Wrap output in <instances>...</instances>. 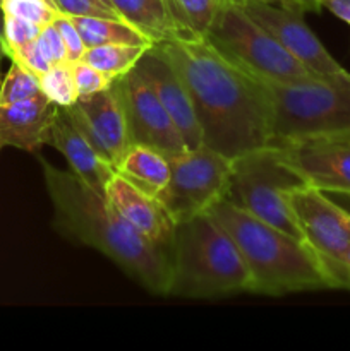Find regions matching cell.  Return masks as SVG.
I'll use <instances>...</instances> for the list:
<instances>
[{"label":"cell","instance_id":"ab89813d","mask_svg":"<svg viewBox=\"0 0 350 351\" xmlns=\"http://www.w3.org/2000/svg\"><path fill=\"white\" fill-rule=\"evenodd\" d=\"M0 5H2V0H0Z\"/></svg>","mask_w":350,"mask_h":351},{"label":"cell","instance_id":"d6986e66","mask_svg":"<svg viewBox=\"0 0 350 351\" xmlns=\"http://www.w3.org/2000/svg\"><path fill=\"white\" fill-rule=\"evenodd\" d=\"M110 5L126 23L143 31L151 43L182 38L168 0H110Z\"/></svg>","mask_w":350,"mask_h":351},{"label":"cell","instance_id":"7c38bea8","mask_svg":"<svg viewBox=\"0 0 350 351\" xmlns=\"http://www.w3.org/2000/svg\"><path fill=\"white\" fill-rule=\"evenodd\" d=\"M256 23H259L292 57L318 75L342 74L345 69L329 55L312 33L299 9L268 3L263 0H237Z\"/></svg>","mask_w":350,"mask_h":351},{"label":"cell","instance_id":"603a6c76","mask_svg":"<svg viewBox=\"0 0 350 351\" xmlns=\"http://www.w3.org/2000/svg\"><path fill=\"white\" fill-rule=\"evenodd\" d=\"M40 86L41 93L60 108L72 106L79 98L74 77H72L71 62L51 65L47 72L40 75Z\"/></svg>","mask_w":350,"mask_h":351},{"label":"cell","instance_id":"d6a6232c","mask_svg":"<svg viewBox=\"0 0 350 351\" xmlns=\"http://www.w3.org/2000/svg\"><path fill=\"white\" fill-rule=\"evenodd\" d=\"M321 9H328L343 23L350 24V0H319Z\"/></svg>","mask_w":350,"mask_h":351},{"label":"cell","instance_id":"3957f363","mask_svg":"<svg viewBox=\"0 0 350 351\" xmlns=\"http://www.w3.org/2000/svg\"><path fill=\"white\" fill-rule=\"evenodd\" d=\"M209 213L235 240L253 278V293L283 297L299 291L333 290L325 264L302 239L225 199Z\"/></svg>","mask_w":350,"mask_h":351},{"label":"cell","instance_id":"6da1fadb","mask_svg":"<svg viewBox=\"0 0 350 351\" xmlns=\"http://www.w3.org/2000/svg\"><path fill=\"white\" fill-rule=\"evenodd\" d=\"M184 79L202 144L229 158L271 144V105L259 79L206 38L153 43Z\"/></svg>","mask_w":350,"mask_h":351},{"label":"cell","instance_id":"d590c367","mask_svg":"<svg viewBox=\"0 0 350 351\" xmlns=\"http://www.w3.org/2000/svg\"><path fill=\"white\" fill-rule=\"evenodd\" d=\"M302 3V9L307 12V10H314V12H318V10H321V3H319V0H301Z\"/></svg>","mask_w":350,"mask_h":351},{"label":"cell","instance_id":"484cf974","mask_svg":"<svg viewBox=\"0 0 350 351\" xmlns=\"http://www.w3.org/2000/svg\"><path fill=\"white\" fill-rule=\"evenodd\" d=\"M71 67L75 91H78L79 98H81V96L95 95V93L103 91V89H106L112 84V81H110L103 72H100L98 69H95L93 65L86 64V62L74 60L71 62Z\"/></svg>","mask_w":350,"mask_h":351},{"label":"cell","instance_id":"8d00e7d4","mask_svg":"<svg viewBox=\"0 0 350 351\" xmlns=\"http://www.w3.org/2000/svg\"><path fill=\"white\" fill-rule=\"evenodd\" d=\"M5 57V47H3V12L0 9V60Z\"/></svg>","mask_w":350,"mask_h":351},{"label":"cell","instance_id":"8fae6325","mask_svg":"<svg viewBox=\"0 0 350 351\" xmlns=\"http://www.w3.org/2000/svg\"><path fill=\"white\" fill-rule=\"evenodd\" d=\"M113 84L122 99L130 146L141 144L153 147L167 158L187 149L177 125L154 95L150 82L136 67L113 81Z\"/></svg>","mask_w":350,"mask_h":351},{"label":"cell","instance_id":"4dcf8cb0","mask_svg":"<svg viewBox=\"0 0 350 351\" xmlns=\"http://www.w3.org/2000/svg\"><path fill=\"white\" fill-rule=\"evenodd\" d=\"M38 43H40L41 50H43L45 57L50 62V65L65 64V62H69V53L67 48H65L64 40H62L60 33H58L57 27L51 23L43 26L40 36H38Z\"/></svg>","mask_w":350,"mask_h":351},{"label":"cell","instance_id":"2e32d148","mask_svg":"<svg viewBox=\"0 0 350 351\" xmlns=\"http://www.w3.org/2000/svg\"><path fill=\"white\" fill-rule=\"evenodd\" d=\"M57 108L43 93L24 101L0 105V149L12 146L36 151L48 144Z\"/></svg>","mask_w":350,"mask_h":351},{"label":"cell","instance_id":"7a4b0ae2","mask_svg":"<svg viewBox=\"0 0 350 351\" xmlns=\"http://www.w3.org/2000/svg\"><path fill=\"white\" fill-rule=\"evenodd\" d=\"M40 163L54 208L55 232L69 242L102 252L150 293L168 297L172 249L143 239L102 192L71 170H60L43 158Z\"/></svg>","mask_w":350,"mask_h":351},{"label":"cell","instance_id":"30bf717a","mask_svg":"<svg viewBox=\"0 0 350 351\" xmlns=\"http://www.w3.org/2000/svg\"><path fill=\"white\" fill-rule=\"evenodd\" d=\"M288 202L302 240L325 267L349 249L350 213L331 195L302 182L292 189Z\"/></svg>","mask_w":350,"mask_h":351},{"label":"cell","instance_id":"52a82bcc","mask_svg":"<svg viewBox=\"0 0 350 351\" xmlns=\"http://www.w3.org/2000/svg\"><path fill=\"white\" fill-rule=\"evenodd\" d=\"M206 40L226 58L270 81H297L318 75L292 57L237 0L225 3Z\"/></svg>","mask_w":350,"mask_h":351},{"label":"cell","instance_id":"cb8c5ba5","mask_svg":"<svg viewBox=\"0 0 350 351\" xmlns=\"http://www.w3.org/2000/svg\"><path fill=\"white\" fill-rule=\"evenodd\" d=\"M10 62L12 64L9 72L3 75L2 89H0V105H10L41 95L40 75L21 65L19 62Z\"/></svg>","mask_w":350,"mask_h":351},{"label":"cell","instance_id":"e0dca14e","mask_svg":"<svg viewBox=\"0 0 350 351\" xmlns=\"http://www.w3.org/2000/svg\"><path fill=\"white\" fill-rule=\"evenodd\" d=\"M91 127L93 134L102 144L103 153L115 167L130 147L129 127L122 99L115 84L89 96H81L74 103Z\"/></svg>","mask_w":350,"mask_h":351},{"label":"cell","instance_id":"e575fe53","mask_svg":"<svg viewBox=\"0 0 350 351\" xmlns=\"http://www.w3.org/2000/svg\"><path fill=\"white\" fill-rule=\"evenodd\" d=\"M326 194H328V192H326ZM329 195H331L340 206H343V208L350 213V194H329Z\"/></svg>","mask_w":350,"mask_h":351},{"label":"cell","instance_id":"f1b7e54d","mask_svg":"<svg viewBox=\"0 0 350 351\" xmlns=\"http://www.w3.org/2000/svg\"><path fill=\"white\" fill-rule=\"evenodd\" d=\"M54 2L62 14H67L72 17H115V19H122L115 10L103 5L98 0H54Z\"/></svg>","mask_w":350,"mask_h":351},{"label":"cell","instance_id":"44dd1931","mask_svg":"<svg viewBox=\"0 0 350 351\" xmlns=\"http://www.w3.org/2000/svg\"><path fill=\"white\" fill-rule=\"evenodd\" d=\"M150 47L151 45H98L86 48L79 60L98 69L113 82L129 74Z\"/></svg>","mask_w":350,"mask_h":351},{"label":"cell","instance_id":"ba28073f","mask_svg":"<svg viewBox=\"0 0 350 351\" xmlns=\"http://www.w3.org/2000/svg\"><path fill=\"white\" fill-rule=\"evenodd\" d=\"M170 178L158 201L175 225L208 213L229 191L232 158L201 146L168 158Z\"/></svg>","mask_w":350,"mask_h":351},{"label":"cell","instance_id":"74e56055","mask_svg":"<svg viewBox=\"0 0 350 351\" xmlns=\"http://www.w3.org/2000/svg\"><path fill=\"white\" fill-rule=\"evenodd\" d=\"M100 3H103V5H106V7H110V9H113L112 5H110V0H98Z\"/></svg>","mask_w":350,"mask_h":351},{"label":"cell","instance_id":"5bb4252c","mask_svg":"<svg viewBox=\"0 0 350 351\" xmlns=\"http://www.w3.org/2000/svg\"><path fill=\"white\" fill-rule=\"evenodd\" d=\"M103 195L124 221L143 239L154 245L172 249L177 225L156 197L141 192L119 173L106 182Z\"/></svg>","mask_w":350,"mask_h":351},{"label":"cell","instance_id":"83f0119b","mask_svg":"<svg viewBox=\"0 0 350 351\" xmlns=\"http://www.w3.org/2000/svg\"><path fill=\"white\" fill-rule=\"evenodd\" d=\"M5 57H9L10 60L19 62L21 65L30 69V71L34 72L36 75H41L43 72H47L48 69L51 67L50 62L45 57L43 50H41L40 43H38V38L30 41V43L19 45V47L5 48Z\"/></svg>","mask_w":350,"mask_h":351},{"label":"cell","instance_id":"1f68e13d","mask_svg":"<svg viewBox=\"0 0 350 351\" xmlns=\"http://www.w3.org/2000/svg\"><path fill=\"white\" fill-rule=\"evenodd\" d=\"M335 290H350V247L336 261L326 266Z\"/></svg>","mask_w":350,"mask_h":351},{"label":"cell","instance_id":"7402d4cb","mask_svg":"<svg viewBox=\"0 0 350 351\" xmlns=\"http://www.w3.org/2000/svg\"><path fill=\"white\" fill-rule=\"evenodd\" d=\"M230 0H168L182 38H206L220 10Z\"/></svg>","mask_w":350,"mask_h":351},{"label":"cell","instance_id":"ac0fdd59","mask_svg":"<svg viewBox=\"0 0 350 351\" xmlns=\"http://www.w3.org/2000/svg\"><path fill=\"white\" fill-rule=\"evenodd\" d=\"M117 173L141 192L158 199L170 178V163L160 151L132 144L117 165Z\"/></svg>","mask_w":350,"mask_h":351},{"label":"cell","instance_id":"836d02e7","mask_svg":"<svg viewBox=\"0 0 350 351\" xmlns=\"http://www.w3.org/2000/svg\"><path fill=\"white\" fill-rule=\"evenodd\" d=\"M263 2H268V3H277V5L288 7V9H299V10H302V12H305V10L302 9L301 0H263Z\"/></svg>","mask_w":350,"mask_h":351},{"label":"cell","instance_id":"f546056e","mask_svg":"<svg viewBox=\"0 0 350 351\" xmlns=\"http://www.w3.org/2000/svg\"><path fill=\"white\" fill-rule=\"evenodd\" d=\"M51 24L57 27L62 40H64L65 48H67V53H69V62L79 60V58L82 57V53L86 51V45L84 41H82L81 34H79L72 17L67 16V14L58 12L57 16H55V19L51 21Z\"/></svg>","mask_w":350,"mask_h":351},{"label":"cell","instance_id":"8992f818","mask_svg":"<svg viewBox=\"0 0 350 351\" xmlns=\"http://www.w3.org/2000/svg\"><path fill=\"white\" fill-rule=\"evenodd\" d=\"M299 184L302 180L281 161L277 146L268 144L232 158L225 201L302 239L288 202V194Z\"/></svg>","mask_w":350,"mask_h":351},{"label":"cell","instance_id":"277c9868","mask_svg":"<svg viewBox=\"0 0 350 351\" xmlns=\"http://www.w3.org/2000/svg\"><path fill=\"white\" fill-rule=\"evenodd\" d=\"M240 293H253V278L222 223L209 211L178 223L172 242L168 297L215 300Z\"/></svg>","mask_w":350,"mask_h":351},{"label":"cell","instance_id":"9a60e30c","mask_svg":"<svg viewBox=\"0 0 350 351\" xmlns=\"http://www.w3.org/2000/svg\"><path fill=\"white\" fill-rule=\"evenodd\" d=\"M48 146H54L67 160L72 173L95 191H105V185L117 173L115 167L102 156L81 130L75 127L67 108L58 106L50 129Z\"/></svg>","mask_w":350,"mask_h":351},{"label":"cell","instance_id":"4316f807","mask_svg":"<svg viewBox=\"0 0 350 351\" xmlns=\"http://www.w3.org/2000/svg\"><path fill=\"white\" fill-rule=\"evenodd\" d=\"M43 26L21 17L3 14V47L12 48L19 45L30 43L40 36Z\"/></svg>","mask_w":350,"mask_h":351},{"label":"cell","instance_id":"ffe728a7","mask_svg":"<svg viewBox=\"0 0 350 351\" xmlns=\"http://www.w3.org/2000/svg\"><path fill=\"white\" fill-rule=\"evenodd\" d=\"M72 17V16H71ZM86 48L98 45H153L132 24L115 17H72Z\"/></svg>","mask_w":350,"mask_h":351},{"label":"cell","instance_id":"f35d334b","mask_svg":"<svg viewBox=\"0 0 350 351\" xmlns=\"http://www.w3.org/2000/svg\"><path fill=\"white\" fill-rule=\"evenodd\" d=\"M2 81H3V77H2V67H0V89H2Z\"/></svg>","mask_w":350,"mask_h":351},{"label":"cell","instance_id":"d4e9b609","mask_svg":"<svg viewBox=\"0 0 350 351\" xmlns=\"http://www.w3.org/2000/svg\"><path fill=\"white\" fill-rule=\"evenodd\" d=\"M0 9L3 14L31 21L40 26L50 24L60 12L54 0H2Z\"/></svg>","mask_w":350,"mask_h":351},{"label":"cell","instance_id":"9c48e42d","mask_svg":"<svg viewBox=\"0 0 350 351\" xmlns=\"http://www.w3.org/2000/svg\"><path fill=\"white\" fill-rule=\"evenodd\" d=\"M271 144L304 184L328 194H350V134L302 136Z\"/></svg>","mask_w":350,"mask_h":351},{"label":"cell","instance_id":"4fadbf2b","mask_svg":"<svg viewBox=\"0 0 350 351\" xmlns=\"http://www.w3.org/2000/svg\"><path fill=\"white\" fill-rule=\"evenodd\" d=\"M136 69L150 82L154 95L158 96L163 108L174 120L182 139H184L185 147L194 149V147L201 146L202 134L198 117H196L194 105H192V98L189 95L184 79L178 75L174 65L151 45L146 53L137 62Z\"/></svg>","mask_w":350,"mask_h":351},{"label":"cell","instance_id":"5b68a950","mask_svg":"<svg viewBox=\"0 0 350 351\" xmlns=\"http://www.w3.org/2000/svg\"><path fill=\"white\" fill-rule=\"evenodd\" d=\"M271 105L273 141L350 134V74L270 81L256 75Z\"/></svg>","mask_w":350,"mask_h":351}]
</instances>
